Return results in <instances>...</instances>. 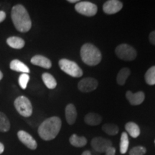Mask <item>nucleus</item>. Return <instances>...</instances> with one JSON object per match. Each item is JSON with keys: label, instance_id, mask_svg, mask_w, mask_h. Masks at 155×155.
Here are the masks:
<instances>
[{"label": "nucleus", "instance_id": "1", "mask_svg": "<svg viewBox=\"0 0 155 155\" xmlns=\"http://www.w3.org/2000/svg\"><path fill=\"white\" fill-rule=\"evenodd\" d=\"M11 17L15 28L19 32H27L32 28V21L24 6H14L12 9Z\"/></svg>", "mask_w": 155, "mask_h": 155}, {"label": "nucleus", "instance_id": "2", "mask_svg": "<svg viewBox=\"0 0 155 155\" xmlns=\"http://www.w3.org/2000/svg\"><path fill=\"white\" fill-rule=\"evenodd\" d=\"M62 126L61 119L58 116H53L45 119L38 128V134L45 141L53 140L57 137Z\"/></svg>", "mask_w": 155, "mask_h": 155}, {"label": "nucleus", "instance_id": "3", "mask_svg": "<svg viewBox=\"0 0 155 155\" xmlns=\"http://www.w3.org/2000/svg\"><path fill=\"white\" fill-rule=\"evenodd\" d=\"M81 57L83 63L89 66L97 65L102 59L99 49L91 43H86L81 47Z\"/></svg>", "mask_w": 155, "mask_h": 155}, {"label": "nucleus", "instance_id": "4", "mask_svg": "<svg viewBox=\"0 0 155 155\" xmlns=\"http://www.w3.org/2000/svg\"><path fill=\"white\" fill-rule=\"evenodd\" d=\"M58 64L63 72L73 78H80L83 74L82 69L78 66L76 63L72 61L63 58V59L60 60Z\"/></svg>", "mask_w": 155, "mask_h": 155}, {"label": "nucleus", "instance_id": "5", "mask_svg": "<svg viewBox=\"0 0 155 155\" xmlns=\"http://www.w3.org/2000/svg\"><path fill=\"white\" fill-rule=\"evenodd\" d=\"M17 112L24 117H30L32 114V106L30 101L26 96L17 97L14 103Z\"/></svg>", "mask_w": 155, "mask_h": 155}, {"label": "nucleus", "instance_id": "6", "mask_svg": "<svg viewBox=\"0 0 155 155\" xmlns=\"http://www.w3.org/2000/svg\"><path fill=\"white\" fill-rule=\"evenodd\" d=\"M116 55L120 59L126 61H134L137 58V51L128 44H121L115 49Z\"/></svg>", "mask_w": 155, "mask_h": 155}, {"label": "nucleus", "instance_id": "7", "mask_svg": "<svg viewBox=\"0 0 155 155\" xmlns=\"http://www.w3.org/2000/svg\"><path fill=\"white\" fill-rule=\"evenodd\" d=\"M75 9L79 14L87 17H93L96 15L98 7L95 4L88 1L78 2L75 6Z\"/></svg>", "mask_w": 155, "mask_h": 155}, {"label": "nucleus", "instance_id": "8", "mask_svg": "<svg viewBox=\"0 0 155 155\" xmlns=\"http://www.w3.org/2000/svg\"><path fill=\"white\" fill-rule=\"evenodd\" d=\"M92 148L97 152L104 153L108 148L112 147V142L108 139H104L103 137H95L92 139L91 143Z\"/></svg>", "mask_w": 155, "mask_h": 155}, {"label": "nucleus", "instance_id": "9", "mask_svg": "<svg viewBox=\"0 0 155 155\" xmlns=\"http://www.w3.org/2000/svg\"><path fill=\"white\" fill-rule=\"evenodd\" d=\"M98 86V82L94 78H85L79 81L78 84V88L81 92L88 93L94 91Z\"/></svg>", "mask_w": 155, "mask_h": 155}, {"label": "nucleus", "instance_id": "10", "mask_svg": "<svg viewBox=\"0 0 155 155\" xmlns=\"http://www.w3.org/2000/svg\"><path fill=\"white\" fill-rule=\"evenodd\" d=\"M17 137H18L19 141L30 150H35L38 147V144L35 139L26 131L23 130L19 131L17 133Z\"/></svg>", "mask_w": 155, "mask_h": 155}, {"label": "nucleus", "instance_id": "11", "mask_svg": "<svg viewBox=\"0 0 155 155\" xmlns=\"http://www.w3.org/2000/svg\"><path fill=\"white\" fill-rule=\"evenodd\" d=\"M123 7V3L119 0H108L104 3L103 10L107 15H114L119 12Z\"/></svg>", "mask_w": 155, "mask_h": 155}, {"label": "nucleus", "instance_id": "12", "mask_svg": "<svg viewBox=\"0 0 155 155\" xmlns=\"http://www.w3.org/2000/svg\"><path fill=\"white\" fill-rule=\"evenodd\" d=\"M126 98L131 105L137 106L142 104L143 101H144L145 95L144 92L142 91H139L134 94L130 91H128L126 93Z\"/></svg>", "mask_w": 155, "mask_h": 155}, {"label": "nucleus", "instance_id": "13", "mask_svg": "<svg viewBox=\"0 0 155 155\" xmlns=\"http://www.w3.org/2000/svg\"><path fill=\"white\" fill-rule=\"evenodd\" d=\"M30 61L33 65L44 68L46 69H50L52 67V63L50 60L45 57V56L40 55H35L34 57L32 58Z\"/></svg>", "mask_w": 155, "mask_h": 155}, {"label": "nucleus", "instance_id": "14", "mask_svg": "<svg viewBox=\"0 0 155 155\" xmlns=\"http://www.w3.org/2000/svg\"><path fill=\"white\" fill-rule=\"evenodd\" d=\"M77 111L75 106L72 104H68L65 108V119L69 125H73L76 121Z\"/></svg>", "mask_w": 155, "mask_h": 155}, {"label": "nucleus", "instance_id": "15", "mask_svg": "<svg viewBox=\"0 0 155 155\" xmlns=\"http://www.w3.org/2000/svg\"><path fill=\"white\" fill-rule=\"evenodd\" d=\"M10 69L16 72H21L27 74H28L30 71V68L25 63L17 59L12 61L10 63Z\"/></svg>", "mask_w": 155, "mask_h": 155}, {"label": "nucleus", "instance_id": "16", "mask_svg": "<svg viewBox=\"0 0 155 155\" xmlns=\"http://www.w3.org/2000/svg\"><path fill=\"white\" fill-rule=\"evenodd\" d=\"M86 124L90 126H97L100 124L102 121V117L96 113H88L84 118Z\"/></svg>", "mask_w": 155, "mask_h": 155}, {"label": "nucleus", "instance_id": "17", "mask_svg": "<svg viewBox=\"0 0 155 155\" xmlns=\"http://www.w3.org/2000/svg\"><path fill=\"white\" fill-rule=\"evenodd\" d=\"M7 43L12 48L18 50L24 48L25 45V40L19 37H10L7 40Z\"/></svg>", "mask_w": 155, "mask_h": 155}, {"label": "nucleus", "instance_id": "18", "mask_svg": "<svg viewBox=\"0 0 155 155\" xmlns=\"http://www.w3.org/2000/svg\"><path fill=\"white\" fill-rule=\"evenodd\" d=\"M125 129L133 138H137L140 135L139 127L134 122H128L125 125Z\"/></svg>", "mask_w": 155, "mask_h": 155}, {"label": "nucleus", "instance_id": "19", "mask_svg": "<svg viewBox=\"0 0 155 155\" xmlns=\"http://www.w3.org/2000/svg\"><path fill=\"white\" fill-rule=\"evenodd\" d=\"M42 79L46 87L49 89H54L57 86V81L53 75L48 73H45L42 75Z\"/></svg>", "mask_w": 155, "mask_h": 155}, {"label": "nucleus", "instance_id": "20", "mask_svg": "<svg viewBox=\"0 0 155 155\" xmlns=\"http://www.w3.org/2000/svg\"><path fill=\"white\" fill-rule=\"evenodd\" d=\"M130 73L131 71L127 68H124L120 70L117 75V77H116V81H117L118 84L120 85V86H124Z\"/></svg>", "mask_w": 155, "mask_h": 155}, {"label": "nucleus", "instance_id": "21", "mask_svg": "<svg viewBox=\"0 0 155 155\" xmlns=\"http://www.w3.org/2000/svg\"><path fill=\"white\" fill-rule=\"evenodd\" d=\"M71 145L75 147H83L87 144V139L85 137H78L76 134H73L69 139Z\"/></svg>", "mask_w": 155, "mask_h": 155}, {"label": "nucleus", "instance_id": "22", "mask_svg": "<svg viewBox=\"0 0 155 155\" xmlns=\"http://www.w3.org/2000/svg\"><path fill=\"white\" fill-rule=\"evenodd\" d=\"M10 129V122L2 112H0V131L7 132Z\"/></svg>", "mask_w": 155, "mask_h": 155}, {"label": "nucleus", "instance_id": "23", "mask_svg": "<svg viewBox=\"0 0 155 155\" xmlns=\"http://www.w3.org/2000/svg\"><path fill=\"white\" fill-rule=\"evenodd\" d=\"M129 140L127 132H123L121 136V141H120V152L121 154H124L127 153L129 148Z\"/></svg>", "mask_w": 155, "mask_h": 155}, {"label": "nucleus", "instance_id": "24", "mask_svg": "<svg viewBox=\"0 0 155 155\" xmlns=\"http://www.w3.org/2000/svg\"><path fill=\"white\" fill-rule=\"evenodd\" d=\"M102 130L108 135L114 136L119 133V129L118 127V126L114 124L108 123L105 124L103 126Z\"/></svg>", "mask_w": 155, "mask_h": 155}, {"label": "nucleus", "instance_id": "25", "mask_svg": "<svg viewBox=\"0 0 155 155\" xmlns=\"http://www.w3.org/2000/svg\"><path fill=\"white\" fill-rule=\"evenodd\" d=\"M145 81L148 85L153 86L155 85V65L151 67L147 71L144 75Z\"/></svg>", "mask_w": 155, "mask_h": 155}, {"label": "nucleus", "instance_id": "26", "mask_svg": "<svg viewBox=\"0 0 155 155\" xmlns=\"http://www.w3.org/2000/svg\"><path fill=\"white\" fill-rule=\"evenodd\" d=\"M29 81H30V75L27 73H22L19 75L18 81L21 88L22 89H26Z\"/></svg>", "mask_w": 155, "mask_h": 155}, {"label": "nucleus", "instance_id": "27", "mask_svg": "<svg viewBox=\"0 0 155 155\" xmlns=\"http://www.w3.org/2000/svg\"><path fill=\"white\" fill-rule=\"evenodd\" d=\"M147 152L146 148L142 146L134 147L129 151V155H144Z\"/></svg>", "mask_w": 155, "mask_h": 155}, {"label": "nucleus", "instance_id": "28", "mask_svg": "<svg viewBox=\"0 0 155 155\" xmlns=\"http://www.w3.org/2000/svg\"><path fill=\"white\" fill-rule=\"evenodd\" d=\"M149 40H150V42L151 44L155 45V30L152 31V32L150 34V36H149Z\"/></svg>", "mask_w": 155, "mask_h": 155}, {"label": "nucleus", "instance_id": "29", "mask_svg": "<svg viewBox=\"0 0 155 155\" xmlns=\"http://www.w3.org/2000/svg\"><path fill=\"white\" fill-rule=\"evenodd\" d=\"M106 154L105 155H115L116 154V149L114 147H111L110 148H108L107 150L106 151Z\"/></svg>", "mask_w": 155, "mask_h": 155}, {"label": "nucleus", "instance_id": "30", "mask_svg": "<svg viewBox=\"0 0 155 155\" xmlns=\"http://www.w3.org/2000/svg\"><path fill=\"white\" fill-rule=\"evenodd\" d=\"M6 18V13L4 11H0V23L2 22Z\"/></svg>", "mask_w": 155, "mask_h": 155}, {"label": "nucleus", "instance_id": "31", "mask_svg": "<svg viewBox=\"0 0 155 155\" xmlns=\"http://www.w3.org/2000/svg\"><path fill=\"white\" fill-rule=\"evenodd\" d=\"M4 151H5V146H4L2 143L0 142V154H2Z\"/></svg>", "mask_w": 155, "mask_h": 155}, {"label": "nucleus", "instance_id": "32", "mask_svg": "<svg viewBox=\"0 0 155 155\" xmlns=\"http://www.w3.org/2000/svg\"><path fill=\"white\" fill-rule=\"evenodd\" d=\"M81 155H92V154H91V152L90 151L86 150V151H84Z\"/></svg>", "mask_w": 155, "mask_h": 155}, {"label": "nucleus", "instance_id": "33", "mask_svg": "<svg viewBox=\"0 0 155 155\" xmlns=\"http://www.w3.org/2000/svg\"><path fill=\"white\" fill-rule=\"evenodd\" d=\"M68 2H70V3H78V2H79V1H78V0H68Z\"/></svg>", "mask_w": 155, "mask_h": 155}, {"label": "nucleus", "instance_id": "34", "mask_svg": "<svg viewBox=\"0 0 155 155\" xmlns=\"http://www.w3.org/2000/svg\"><path fill=\"white\" fill-rule=\"evenodd\" d=\"M2 78H3V74H2V73L1 71H0V81H1L2 79Z\"/></svg>", "mask_w": 155, "mask_h": 155}, {"label": "nucleus", "instance_id": "35", "mask_svg": "<svg viewBox=\"0 0 155 155\" xmlns=\"http://www.w3.org/2000/svg\"><path fill=\"white\" fill-rule=\"evenodd\" d=\"M154 144H155V140H154Z\"/></svg>", "mask_w": 155, "mask_h": 155}]
</instances>
